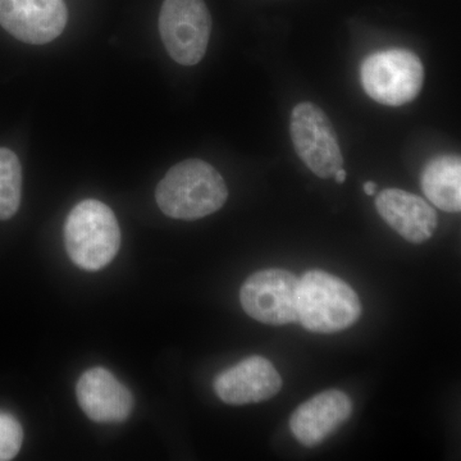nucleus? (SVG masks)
Returning <instances> with one entry per match:
<instances>
[{"instance_id":"nucleus-3","label":"nucleus","mask_w":461,"mask_h":461,"mask_svg":"<svg viewBox=\"0 0 461 461\" xmlns=\"http://www.w3.org/2000/svg\"><path fill=\"white\" fill-rule=\"evenodd\" d=\"M65 245L72 262L85 271L107 267L121 247V230L113 211L95 199L78 203L67 217Z\"/></svg>"},{"instance_id":"nucleus-14","label":"nucleus","mask_w":461,"mask_h":461,"mask_svg":"<svg viewBox=\"0 0 461 461\" xmlns=\"http://www.w3.org/2000/svg\"><path fill=\"white\" fill-rule=\"evenodd\" d=\"M23 195V168L14 151L0 148V220L17 213Z\"/></svg>"},{"instance_id":"nucleus-1","label":"nucleus","mask_w":461,"mask_h":461,"mask_svg":"<svg viewBox=\"0 0 461 461\" xmlns=\"http://www.w3.org/2000/svg\"><path fill=\"white\" fill-rule=\"evenodd\" d=\"M156 198L168 217L194 221L220 211L229 189L214 167L204 160L187 159L167 172L158 185Z\"/></svg>"},{"instance_id":"nucleus-9","label":"nucleus","mask_w":461,"mask_h":461,"mask_svg":"<svg viewBox=\"0 0 461 461\" xmlns=\"http://www.w3.org/2000/svg\"><path fill=\"white\" fill-rule=\"evenodd\" d=\"M280 373L268 359L249 357L230 366L214 379V391L230 405H247L266 402L280 393Z\"/></svg>"},{"instance_id":"nucleus-10","label":"nucleus","mask_w":461,"mask_h":461,"mask_svg":"<svg viewBox=\"0 0 461 461\" xmlns=\"http://www.w3.org/2000/svg\"><path fill=\"white\" fill-rule=\"evenodd\" d=\"M353 414L350 397L339 390L318 393L302 403L290 418V429L300 444L314 447L336 432Z\"/></svg>"},{"instance_id":"nucleus-6","label":"nucleus","mask_w":461,"mask_h":461,"mask_svg":"<svg viewBox=\"0 0 461 461\" xmlns=\"http://www.w3.org/2000/svg\"><path fill=\"white\" fill-rule=\"evenodd\" d=\"M290 133L297 156L318 177H333L344 166L335 129L314 103H300L293 109Z\"/></svg>"},{"instance_id":"nucleus-11","label":"nucleus","mask_w":461,"mask_h":461,"mask_svg":"<svg viewBox=\"0 0 461 461\" xmlns=\"http://www.w3.org/2000/svg\"><path fill=\"white\" fill-rule=\"evenodd\" d=\"M76 396L85 414L98 423H121L133 411L131 391L105 368H91L78 379Z\"/></svg>"},{"instance_id":"nucleus-8","label":"nucleus","mask_w":461,"mask_h":461,"mask_svg":"<svg viewBox=\"0 0 461 461\" xmlns=\"http://www.w3.org/2000/svg\"><path fill=\"white\" fill-rule=\"evenodd\" d=\"M67 20L63 0H0V26L29 44L53 41L65 30Z\"/></svg>"},{"instance_id":"nucleus-2","label":"nucleus","mask_w":461,"mask_h":461,"mask_svg":"<svg viewBox=\"0 0 461 461\" xmlns=\"http://www.w3.org/2000/svg\"><path fill=\"white\" fill-rule=\"evenodd\" d=\"M362 315L357 293L336 276L309 271L299 284L297 321L315 333H335L348 329Z\"/></svg>"},{"instance_id":"nucleus-4","label":"nucleus","mask_w":461,"mask_h":461,"mask_svg":"<svg viewBox=\"0 0 461 461\" xmlns=\"http://www.w3.org/2000/svg\"><path fill=\"white\" fill-rule=\"evenodd\" d=\"M360 78L369 98L387 107H402L420 95L424 67L417 54L393 48L366 57Z\"/></svg>"},{"instance_id":"nucleus-13","label":"nucleus","mask_w":461,"mask_h":461,"mask_svg":"<svg viewBox=\"0 0 461 461\" xmlns=\"http://www.w3.org/2000/svg\"><path fill=\"white\" fill-rule=\"evenodd\" d=\"M421 190L432 204L448 213L461 211V160L459 156L433 158L420 176Z\"/></svg>"},{"instance_id":"nucleus-12","label":"nucleus","mask_w":461,"mask_h":461,"mask_svg":"<svg viewBox=\"0 0 461 461\" xmlns=\"http://www.w3.org/2000/svg\"><path fill=\"white\" fill-rule=\"evenodd\" d=\"M375 208L382 220L411 244H423L435 235L437 213L420 196L386 189L378 194Z\"/></svg>"},{"instance_id":"nucleus-16","label":"nucleus","mask_w":461,"mask_h":461,"mask_svg":"<svg viewBox=\"0 0 461 461\" xmlns=\"http://www.w3.org/2000/svg\"><path fill=\"white\" fill-rule=\"evenodd\" d=\"M375 190H377V185H375V182L368 181L364 184V193H366V195H375Z\"/></svg>"},{"instance_id":"nucleus-17","label":"nucleus","mask_w":461,"mask_h":461,"mask_svg":"<svg viewBox=\"0 0 461 461\" xmlns=\"http://www.w3.org/2000/svg\"><path fill=\"white\" fill-rule=\"evenodd\" d=\"M333 177H335L336 182H339V184H344L346 180V172L344 171V168H339V171L333 175Z\"/></svg>"},{"instance_id":"nucleus-7","label":"nucleus","mask_w":461,"mask_h":461,"mask_svg":"<svg viewBox=\"0 0 461 461\" xmlns=\"http://www.w3.org/2000/svg\"><path fill=\"white\" fill-rule=\"evenodd\" d=\"M299 284L285 269H266L251 275L242 285L240 300L249 317L264 324L296 323Z\"/></svg>"},{"instance_id":"nucleus-5","label":"nucleus","mask_w":461,"mask_h":461,"mask_svg":"<svg viewBox=\"0 0 461 461\" xmlns=\"http://www.w3.org/2000/svg\"><path fill=\"white\" fill-rule=\"evenodd\" d=\"M163 44L182 66L198 65L208 50L212 17L204 0H165L159 14Z\"/></svg>"},{"instance_id":"nucleus-15","label":"nucleus","mask_w":461,"mask_h":461,"mask_svg":"<svg viewBox=\"0 0 461 461\" xmlns=\"http://www.w3.org/2000/svg\"><path fill=\"white\" fill-rule=\"evenodd\" d=\"M23 442V430L20 421L8 414L0 411V461L14 459L20 453Z\"/></svg>"}]
</instances>
